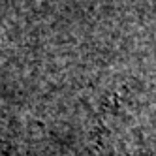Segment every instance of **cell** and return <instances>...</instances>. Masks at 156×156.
Here are the masks:
<instances>
[{
	"instance_id": "cell-1",
	"label": "cell",
	"mask_w": 156,
	"mask_h": 156,
	"mask_svg": "<svg viewBox=\"0 0 156 156\" xmlns=\"http://www.w3.org/2000/svg\"><path fill=\"white\" fill-rule=\"evenodd\" d=\"M0 156H12V154H9V151H8V147H6L2 141H0Z\"/></svg>"
}]
</instances>
